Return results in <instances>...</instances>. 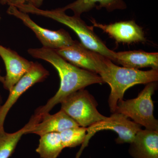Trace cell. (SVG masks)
<instances>
[{"instance_id":"6da1fadb","label":"cell","mask_w":158,"mask_h":158,"mask_svg":"<svg viewBox=\"0 0 158 158\" xmlns=\"http://www.w3.org/2000/svg\"><path fill=\"white\" fill-rule=\"evenodd\" d=\"M28 53L34 58L42 59L52 64L56 69L60 79V87L56 93L46 104L35 111L34 116L37 118L49 113L56 105L60 103L71 94L89 85L104 83L98 74L71 64L54 50L43 47L29 49Z\"/></svg>"},{"instance_id":"7a4b0ae2","label":"cell","mask_w":158,"mask_h":158,"mask_svg":"<svg viewBox=\"0 0 158 158\" xmlns=\"http://www.w3.org/2000/svg\"><path fill=\"white\" fill-rule=\"evenodd\" d=\"M97 74L111 88L108 103L110 112L116 111L119 101L123 99L125 92L135 85L157 81L158 69L142 71L115 65L110 59L97 53Z\"/></svg>"},{"instance_id":"3957f363","label":"cell","mask_w":158,"mask_h":158,"mask_svg":"<svg viewBox=\"0 0 158 158\" xmlns=\"http://www.w3.org/2000/svg\"><path fill=\"white\" fill-rule=\"evenodd\" d=\"M11 5L27 14L37 15L48 18L67 26L77 34L81 43L85 47L115 62L116 52L108 48L94 32L93 28L88 27L81 17L75 15L69 16L61 8L50 10H42L27 3H12Z\"/></svg>"},{"instance_id":"277c9868","label":"cell","mask_w":158,"mask_h":158,"mask_svg":"<svg viewBox=\"0 0 158 158\" xmlns=\"http://www.w3.org/2000/svg\"><path fill=\"white\" fill-rule=\"evenodd\" d=\"M136 98L119 101L115 113H121L145 129L158 131V121L154 116L152 96L156 89V82L146 84Z\"/></svg>"},{"instance_id":"5b68a950","label":"cell","mask_w":158,"mask_h":158,"mask_svg":"<svg viewBox=\"0 0 158 158\" xmlns=\"http://www.w3.org/2000/svg\"><path fill=\"white\" fill-rule=\"evenodd\" d=\"M60 104L61 110L80 127L87 128L106 118L98 112L93 96L84 89L71 94Z\"/></svg>"},{"instance_id":"8992f818","label":"cell","mask_w":158,"mask_h":158,"mask_svg":"<svg viewBox=\"0 0 158 158\" xmlns=\"http://www.w3.org/2000/svg\"><path fill=\"white\" fill-rule=\"evenodd\" d=\"M121 113H112L110 117L94 123L87 128V135L84 143L76 158H80L82 152L88 146L89 141L97 132L103 130H111L118 135L115 141L117 144L131 143L136 134L141 129V126L134 121H131Z\"/></svg>"},{"instance_id":"52a82bcc","label":"cell","mask_w":158,"mask_h":158,"mask_svg":"<svg viewBox=\"0 0 158 158\" xmlns=\"http://www.w3.org/2000/svg\"><path fill=\"white\" fill-rule=\"evenodd\" d=\"M9 6L7 11L8 14L19 19L25 25L31 29L42 44L43 47L56 50L73 45L77 42L64 29L54 31L43 28L34 22L28 14L20 11L15 6Z\"/></svg>"},{"instance_id":"ba28073f","label":"cell","mask_w":158,"mask_h":158,"mask_svg":"<svg viewBox=\"0 0 158 158\" xmlns=\"http://www.w3.org/2000/svg\"><path fill=\"white\" fill-rule=\"evenodd\" d=\"M49 75L48 71L41 64L33 62L31 68L9 91L7 100L0 108V132L5 131L4 123L7 114L20 97L35 84L43 81Z\"/></svg>"},{"instance_id":"9c48e42d","label":"cell","mask_w":158,"mask_h":158,"mask_svg":"<svg viewBox=\"0 0 158 158\" xmlns=\"http://www.w3.org/2000/svg\"><path fill=\"white\" fill-rule=\"evenodd\" d=\"M0 57L6 66L3 87L10 91L22 77L29 70L33 62L21 56L15 51L0 44Z\"/></svg>"},{"instance_id":"30bf717a","label":"cell","mask_w":158,"mask_h":158,"mask_svg":"<svg viewBox=\"0 0 158 158\" xmlns=\"http://www.w3.org/2000/svg\"><path fill=\"white\" fill-rule=\"evenodd\" d=\"M94 27L101 29L116 42L123 43L144 42V31L134 20L119 22L110 24H102L95 20H90Z\"/></svg>"},{"instance_id":"8fae6325","label":"cell","mask_w":158,"mask_h":158,"mask_svg":"<svg viewBox=\"0 0 158 158\" xmlns=\"http://www.w3.org/2000/svg\"><path fill=\"white\" fill-rule=\"evenodd\" d=\"M35 118L37 123L33 124L27 134H34L40 136L52 132L61 133L69 128L79 126L75 121L62 110L55 114L46 113Z\"/></svg>"},{"instance_id":"7c38bea8","label":"cell","mask_w":158,"mask_h":158,"mask_svg":"<svg viewBox=\"0 0 158 158\" xmlns=\"http://www.w3.org/2000/svg\"><path fill=\"white\" fill-rule=\"evenodd\" d=\"M60 56L75 66L97 74L96 52L77 41L73 45L54 50Z\"/></svg>"},{"instance_id":"4fadbf2b","label":"cell","mask_w":158,"mask_h":158,"mask_svg":"<svg viewBox=\"0 0 158 158\" xmlns=\"http://www.w3.org/2000/svg\"><path fill=\"white\" fill-rule=\"evenodd\" d=\"M130 144L133 158H158V131L141 129Z\"/></svg>"},{"instance_id":"5bb4252c","label":"cell","mask_w":158,"mask_h":158,"mask_svg":"<svg viewBox=\"0 0 158 158\" xmlns=\"http://www.w3.org/2000/svg\"><path fill=\"white\" fill-rule=\"evenodd\" d=\"M117 62L126 68L138 69L151 67L158 69V53H150L143 51H131L116 52Z\"/></svg>"},{"instance_id":"9a60e30c","label":"cell","mask_w":158,"mask_h":158,"mask_svg":"<svg viewBox=\"0 0 158 158\" xmlns=\"http://www.w3.org/2000/svg\"><path fill=\"white\" fill-rule=\"evenodd\" d=\"M94 8H104L108 11H112L126 9L127 6L123 0H76L61 9L65 11L70 9L73 11L74 15L81 17L82 13Z\"/></svg>"},{"instance_id":"2e32d148","label":"cell","mask_w":158,"mask_h":158,"mask_svg":"<svg viewBox=\"0 0 158 158\" xmlns=\"http://www.w3.org/2000/svg\"><path fill=\"white\" fill-rule=\"evenodd\" d=\"M36 152L41 158H57L64 149L59 133H48L40 136Z\"/></svg>"},{"instance_id":"e0dca14e","label":"cell","mask_w":158,"mask_h":158,"mask_svg":"<svg viewBox=\"0 0 158 158\" xmlns=\"http://www.w3.org/2000/svg\"><path fill=\"white\" fill-rule=\"evenodd\" d=\"M28 123L24 127L14 133L5 131L0 132V158H9L14 152L21 138L27 134L31 126Z\"/></svg>"},{"instance_id":"ac0fdd59","label":"cell","mask_w":158,"mask_h":158,"mask_svg":"<svg viewBox=\"0 0 158 158\" xmlns=\"http://www.w3.org/2000/svg\"><path fill=\"white\" fill-rule=\"evenodd\" d=\"M87 127L77 126L62 131L60 138L64 148H74L84 143L87 135Z\"/></svg>"},{"instance_id":"d6986e66","label":"cell","mask_w":158,"mask_h":158,"mask_svg":"<svg viewBox=\"0 0 158 158\" xmlns=\"http://www.w3.org/2000/svg\"><path fill=\"white\" fill-rule=\"evenodd\" d=\"M6 2L9 3H27L37 8H39L42 5L43 0H6Z\"/></svg>"},{"instance_id":"ffe728a7","label":"cell","mask_w":158,"mask_h":158,"mask_svg":"<svg viewBox=\"0 0 158 158\" xmlns=\"http://www.w3.org/2000/svg\"><path fill=\"white\" fill-rule=\"evenodd\" d=\"M4 81V77L1 75V70H0V82L2 83H3Z\"/></svg>"},{"instance_id":"44dd1931","label":"cell","mask_w":158,"mask_h":158,"mask_svg":"<svg viewBox=\"0 0 158 158\" xmlns=\"http://www.w3.org/2000/svg\"><path fill=\"white\" fill-rule=\"evenodd\" d=\"M2 96H1V93H0V108L2 106Z\"/></svg>"},{"instance_id":"7402d4cb","label":"cell","mask_w":158,"mask_h":158,"mask_svg":"<svg viewBox=\"0 0 158 158\" xmlns=\"http://www.w3.org/2000/svg\"><path fill=\"white\" fill-rule=\"evenodd\" d=\"M0 19H1V16H0Z\"/></svg>"},{"instance_id":"603a6c76","label":"cell","mask_w":158,"mask_h":158,"mask_svg":"<svg viewBox=\"0 0 158 158\" xmlns=\"http://www.w3.org/2000/svg\"><path fill=\"white\" fill-rule=\"evenodd\" d=\"M3 1H4V2H5V0H3Z\"/></svg>"}]
</instances>
